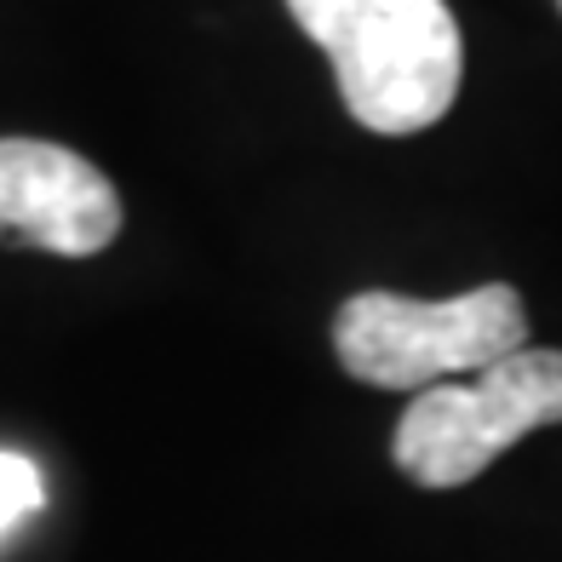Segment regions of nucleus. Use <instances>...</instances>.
<instances>
[{"mask_svg": "<svg viewBox=\"0 0 562 562\" xmlns=\"http://www.w3.org/2000/svg\"><path fill=\"white\" fill-rule=\"evenodd\" d=\"M288 12L334 64L356 126L407 138L453 110L465 46L448 0H288Z\"/></svg>", "mask_w": 562, "mask_h": 562, "instance_id": "obj_1", "label": "nucleus"}, {"mask_svg": "<svg viewBox=\"0 0 562 562\" xmlns=\"http://www.w3.org/2000/svg\"><path fill=\"white\" fill-rule=\"evenodd\" d=\"M528 345L522 293L488 281L459 299H407V293H356L334 316V350L350 379L379 391H430L517 356Z\"/></svg>", "mask_w": 562, "mask_h": 562, "instance_id": "obj_2", "label": "nucleus"}, {"mask_svg": "<svg viewBox=\"0 0 562 562\" xmlns=\"http://www.w3.org/2000/svg\"><path fill=\"white\" fill-rule=\"evenodd\" d=\"M540 425H562V350L522 345L482 373L419 391L396 425L391 453L396 471L419 488H465Z\"/></svg>", "mask_w": 562, "mask_h": 562, "instance_id": "obj_3", "label": "nucleus"}, {"mask_svg": "<svg viewBox=\"0 0 562 562\" xmlns=\"http://www.w3.org/2000/svg\"><path fill=\"white\" fill-rule=\"evenodd\" d=\"M0 236L58 259H87L121 236V195L64 144L0 138Z\"/></svg>", "mask_w": 562, "mask_h": 562, "instance_id": "obj_4", "label": "nucleus"}, {"mask_svg": "<svg viewBox=\"0 0 562 562\" xmlns=\"http://www.w3.org/2000/svg\"><path fill=\"white\" fill-rule=\"evenodd\" d=\"M46 499V482H41V465L30 453H12L0 448V533L18 528L23 517H35Z\"/></svg>", "mask_w": 562, "mask_h": 562, "instance_id": "obj_5", "label": "nucleus"}, {"mask_svg": "<svg viewBox=\"0 0 562 562\" xmlns=\"http://www.w3.org/2000/svg\"><path fill=\"white\" fill-rule=\"evenodd\" d=\"M557 7H562V0H557Z\"/></svg>", "mask_w": 562, "mask_h": 562, "instance_id": "obj_6", "label": "nucleus"}]
</instances>
